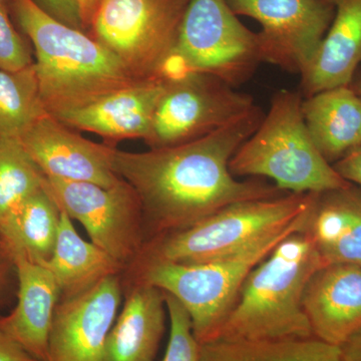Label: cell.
Instances as JSON below:
<instances>
[{"label": "cell", "instance_id": "obj_1", "mask_svg": "<svg viewBox=\"0 0 361 361\" xmlns=\"http://www.w3.org/2000/svg\"><path fill=\"white\" fill-rule=\"evenodd\" d=\"M264 116L255 104L196 141L142 153L116 148L114 170L137 195L148 243L187 229L232 204L286 194L261 178L240 180L229 170L232 157Z\"/></svg>", "mask_w": 361, "mask_h": 361}, {"label": "cell", "instance_id": "obj_2", "mask_svg": "<svg viewBox=\"0 0 361 361\" xmlns=\"http://www.w3.org/2000/svg\"><path fill=\"white\" fill-rule=\"evenodd\" d=\"M35 54L45 110L52 116L82 108L139 82L89 33L56 20L35 0H7Z\"/></svg>", "mask_w": 361, "mask_h": 361}, {"label": "cell", "instance_id": "obj_3", "mask_svg": "<svg viewBox=\"0 0 361 361\" xmlns=\"http://www.w3.org/2000/svg\"><path fill=\"white\" fill-rule=\"evenodd\" d=\"M323 266L312 241L302 230L287 236L249 273L238 300L214 341L314 337L302 298L310 277Z\"/></svg>", "mask_w": 361, "mask_h": 361}, {"label": "cell", "instance_id": "obj_4", "mask_svg": "<svg viewBox=\"0 0 361 361\" xmlns=\"http://www.w3.org/2000/svg\"><path fill=\"white\" fill-rule=\"evenodd\" d=\"M300 92L281 90L254 134L229 161L234 177L267 178L286 193H319L348 187L311 139Z\"/></svg>", "mask_w": 361, "mask_h": 361}, {"label": "cell", "instance_id": "obj_5", "mask_svg": "<svg viewBox=\"0 0 361 361\" xmlns=\"http://www.w3.org/2000/svg\"><path fill=\"white\" fill-rule=\"evenodd\" d=\"M312 194L286 193L232 204L187 229L153 240L139 258L194 265L232 257L293 225Z\"/></svg>", "mask_w": 361, "mask_h": 361}, {"label": "cell", "instance_id": "obj_6", "mask_svg": "<svg viewBox=\"0 0 361 361\" xmlns=\"http://www.w3.org/2000/svg\"><path fill=\"white\" fill-rule=\"evenodd\" d=\"M310 204L290 227L232 257L194 265L139 258L135 261L137 281L153 285L176 297L189 313L199 343L212 341L238 300L249 273L282 240L303 229Z\"/></svg>", "mask_w": 361, "mask_h": 361}, {"label": "cell", "instance_id": "obj_7", "mask_svg": "<svg viewBox=\"0 0 361 361\" xmlns=\"http://www.w3.org/2000/svg\"><path fill=\"white\" fill-rule=\"evenodd\" d=\"M261 63L257 32L240 21L226 0H190L163 78L207 73L237 87Z\"/></svg>", "mask_w": 361, "mask_h": 361}, {"label": "cell", "instance_id": "obj_8", "mask_svg": "<svg viewBox=\"0 0 361 361\" xmlns=\"http://www.w3.org/2000/svg\"><path fill=\"white\" fill-rule=\"evenodd\" d=\"M190 0H104L89 35L135 80L163 78Z\"/></svg>", "mask_w": 361, "mask_h": 361}, {"label": "cell", "instance_id": "obj_9", "mask_svg": "<svg viewBox=\"0 0 361 361\" xmlns=\"http://www.w3.org/2000/svg\"><path fill=\"white\" fill-rule=\"evenodd\" d=\"M254 106L251 96L214 75L189 73L165 78V89L145 142L149 149H161L196 141Z\"/></svg>", "mask_w": 361, "mask_h": 361}, {"label": "cell", "instance_id": "obj_10", "mask_svg": "<svg viewBox=\"0 0 361 361\" xmlns=\"http://www.w3.org/2000/svg\"><path fill=\"white\" fill-rule=\"evenodd\" d=\"M44 188L59 210L80 223L90 241L123 268L134 264L142 255L148 243L142 206L126 180L118 186L104 188L47 177Z\"/></svg>", "mask_w": 361, "mask_h": 361}, {"label": "cell", "instance_id": "obj_11", "mask_svg": "<svg viewBox=\"0 0 361 361\" xmlns=\"http://www.w3.org/2000/svg\"><path fill=\"white\" fill-rule=\"evenodd\" d=\"M233 13L260 23L263 63L301 75L334 20L330 0H226Z\"/></svg>", "mask_w": 361, "mask_h": 361}, {"label": "cell", "instance_id": "obj_12", "mask_svg": "<svg viewBox=\"0 0 361 361\" xmlns=\"http://www.w3.org/2000/svg\"><path fill=\"white\" fill-rule=\"evenodd\" d=\"M121 302L118 275L61 299L52 319L47 361H104V344Z\"/></svg>", "mask_w": 361, "mask_h": 361}, {"label": "cell", "instance_id": "obj_13", "mask_svg": "<svg viewBox=\"0 0 361 361\" xmlns=\"http://www.w3.org/2000/svg\"><path fill=\"white\" fill-rule=\"evenodd\" d=\"M20 140L45 177L104 188L123 180L114 170L116 147L85 139L51 114L42 116Z\"/></svg>", "mask_w": 361, "mask_h": 361}, {"label": "cell", "instance_id": "obj_14", "mask_svg": "<svg viewBox=\"0 0 361 361\" xmlns=\"http://www.w3.org/2000/svg\"><path fill=\"white\" fill-rule=\"evenodd\" d=\"M164 89L165 78L139 80L82 108L54 116L71 129L99 135L109 146L116 147L123 140L145 141Z\"/></svg>", "mask_w": 361, "mask_h": 361}, {"label": "cell", "instance_id": "obj_15", "mask_svg": "<svg viewBox=\"0 0 361 361\" xmlns=\"http://www.w3.org/2000/svg\"><path fill=\"white\" fill-rule=\"evenodd\" d=\"M302 306L315 338L345 343L361 330V265L319 268L306 285Z\"/></svg>", "mask_w": 361, "mask_h": 361}, {"label": "cell", "instance_id": "obj_16", "mask_svg": "<svg viewBox=\"0 0 361 361\" xmlns=\"http://www.w3.org/2000/svg\"><path fill=\"white\" fill-rule=\"evenodd\" d=\"M302 231L325 266L361 265V188L313 193Z\"/></svg>", "mask_w": 361, "mask_h": 361}, {"label": "cell", "instance_id": "obj_17", "mask_svg": "<svg viewBox=\"0 0 361 361\" xmlns=\"http://www.w3.org/2000/svg\"><path fill=\"white\" fill-rule=\"evenodd\" d=\"M18 282V303L0 317V329L33 357L47 361L54 311L61 300L56 278L45 266L23 255L13 257Z\"/></svg>", "mask_w": 361, "mask_h": 361}, {"label": "cell", "instance_id": "obj_18", "mask_svg": "<svg viewBox=\"0 0 361 361\" xmlns=\"http://www.w3.org/2000/svg\"><path fill=\"white\" fill-rule=\"evenodd\" d=\"M330 1L334 20L314 58L300 75L303 97L349 87L361 63V0Z\"/></svg>", "mask_w": 361, "mask_h": 361}, {"label": "cell", "instance_id": "obj_19", "mask_svg": "<svg viewBox=\"0 0 361 361\" xmlns=\"http://www.w3.org/2000/svg\"><path fill=\"white\" fill-rule=\"evenodd\" d=\"M164 292L135 281L104 344V361H155L165 332Z\"/></svg>", "mask_w": 361, "mask_h": 361}, {"label": "cell", "instance_id": "obj_20", "mask_svg": "<svg viewBox=\"0 0 361 361\" xmlns=\"http://www.w3.org/2000/svg\"><path fill=\"white\" fill-rule=\"evenodd\" d=\"M302 114L311 139L334 165L361 146V97L349 87L303 97Z\"/></svg>", "mask_w": 361, "mask_h": 361}, {"label": "cell", "instance_id": "obj_21", "mask_svg": "<svg viewBox=\"0 0 361 361\" xmlns=\"http://www.w3.org/2000/svg\"><path fill=\"white\" fill-rule=\"evenodd\" d=\"M56 278L61 299L84 293L106 277L118 275L120 263L78 234L73 220L61 210L58 238L51 257L42 264Z\"/></svg>", "mask_w": 361, "mask_h": 361}, {"label": "cell", "instance_id": "obj_22", "mask_svg": "<svg viewBox=\"0 0 361 361\" xmlns=\"http://www.w3.org/2000/svg\"><path fill=\"white\" fill-rule=\"evenodd\" d=\"M61 221V210L42 188L18 209L0 229V241L11 258L23 255L44 264L54 253Z\"/></svg>", "mask_w": 361, "mask_h": 361}, {"label": "cell", "instance_id": "obj_23", "mask_svg": "<svg viewBox=\"0 0 361 361\" xmlns=\"http://www.w3.org/2000/svg\"><path fill=\"white\" fill-rule=\"evenodd\" d=\"M199 361H342L341 346L311 337L290 341H216L200 344Z\"/></svg>", "mask_w": 361, "mask_h": 361}, {"label": "cell", "instance_id": "obj_24", "mask_svg": "<svg viewBox=\"0 0 361 361\" xmlns=\"http://www.w3.org/2000/svg\"><path fill=\"white\" fill-rule=\"evenodd\" d=\"M47 114L35 63L25 70H0V137L20 139Z\"/></svg>", "mask_w": 361, "mask_h": 361}, {"label": "cell", "instance_id": "obj_25", "mask_svg": "<svg viewBox=\"0 0 361 361\" xmlns=\"http://www.w3.org/2000/svg\"><path fill=\"white\" fill-rule=\"evenodd\" d=\"M45 179L20 139L0 137V229Z\"/></svg>", "mask_w": 361, "mask_h": 361}, {"label": "cell", "instance_id": "obj_26", "mask_svg": "<svg viewBox=\"0 0 361 361\" xmlns=\"http://www.w3.org/2000/svg\"><path fill=\"white\" fill-rule=\"evenodd\" d=\"M164 295L170 317V339L163 361H199L200 343L194 336L189 313L176 297L166 292Z\"/></svg>", "mask_w": 361, "mask_h": 361}, {"label": "cell", "instance_id": "obj_27", "mask_svg": "<svg viewBox=\"0 0 361 361\" xmlns=\"http://www.w3.org/2000/svg\"><path fill=\"white\" fill-rule=\"evenodd\" d=\"M11 14L7 0H0V70L18 71L32 66L35 61Z\"/></svg>", "mask_w": 361, "mask_h": 361}, {"label": "cell", "instance_id": "obj_28", "mask_svg": "<svg viewBox=\"0 0 361 361\" xmlns=\"http://www.w3.org/2000/svg\"><path fill=\"white\" fill-rule=\"evenodd\" d=\"M35 1L56 20L85 32L80 11L75 0H35Z\"/></svg>", "mask_w": 361, "mask_h": 361}, {"label": "cell", "instance_id": "obj_29", "mask_svg": "<svg viewBox=\"0 0 361 361\" xmlns=\"http://www.w3.org/2000/svg\"><path fill=\"white\" fill-rule=\"evenodd\" d=\"M344 180L361 188V146L332 165Z\"/></svg>", "mask_w": 361, "mask_h": 361}, {"label": "cell", "instance_id": "obj_30", "mask_svg": "<svg viewBox=\"0 0 361 361\" xmlns=\"http://www.w3.org/2000/svg\"><path fill=\"white\" fill-rule=\"evenodd\" d=\"M0 361H40L0 329Z\"/></svg>", "mask_w": 361, "mask_h": 361}, {"label": "cell", "instance_id": "obj_31", "mask_svg": "<svg viewBox=\"0 0 361 361\" xmlns=\"http://www.w3.org/2000/svg\"><path fill=\"white\" fill-rule=\"evenodd\" d=\"M80 11V20L85 32H89L92 20L104 0H75Z\"/></svg>", "mask_w": 361, "mask_h": 361}, {"label": "cell", "instance_id": "obj_32", "mask_svg": "<svg viewBox=\"0 0 361 361\" xmlns=\"http://www.w3.org/2000/svg\"><path fill=\"white\" fill-rule=\"evenodd\" d=\"M13 271H16L13 258L9 255L2 242L0 241V295L6 289L9 276Z\"/></svg>", "mask_w": 361, "mask_h": 361}, {"label": "cell", "instance_id": "obj_33", "mask_svg": "<svg viewBox=\"0 0 361 361\" xmlns=\"http://www.w3.org/2000/svg\"><path fill=\"white\" fill-rule=\"evenodd\" d=\"M342 361H361V330L342 344Z\"/></svg>", "mask_w": 361, "mask_h": 361}, {"label": "cell", "instance_id": "obj_34", "mask_svg": "<svg viewBox=\"0 0 361 361\" xmlns=\"http://www.w3.org/2000/svg\"><path fill=\"white\" fill-rule=\"evenodd\" d=\"M356 92H357L358 94L361 97V82H360V85H358L357 90H356Z\"/></svg>", "mask_w": 361, "mask_h": 361}]
</instances>
